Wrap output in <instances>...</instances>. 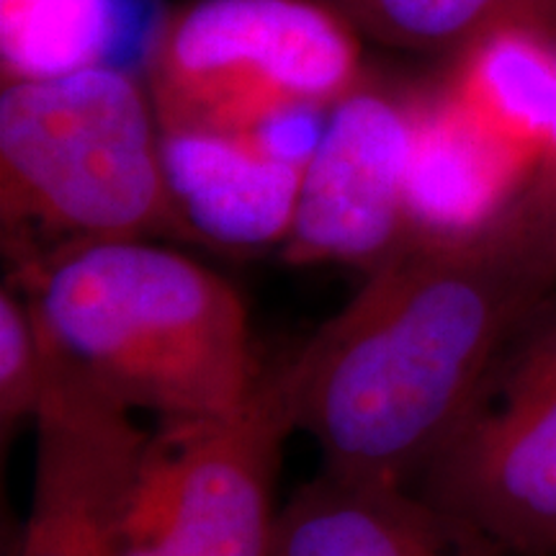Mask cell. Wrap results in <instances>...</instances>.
Returning <instances> with one entry per match:
<instances>
[{"label": "cell", "instance_id": "5bb4252c", "mask_svg": "<svg viewBox=\"0 0 556 556\" xmlns=\"http://www.w3.org/2000/svg\"><path fill=\"white\" fill-rule=\"evenodd\" d=\"M54 374V351L16 283L0 289V430L34 422Z\"/></svg>", "mask_w": 556, "mask_h": 556}, {"label": "cell", "instance_id": "3957f363", "mask_svg": "<svg viewBox=\"0 0 556 556\" xmlns=\"http://www.w3.org/2000/svg\"><path fill=\"white\" fill-rule=\"evenodd\" d=\"M0 222L13 268L114 240H191L148 88L119 67L3 83Z\"/></svg>", "mask_w": 556, "mask_h": 556}, {"label": "cell", "instance_id": "30bf717a", "mask_svg": "<svg viewBox=\"0 0 556 556\" xmlns=\"http://www.w3.org/2000/svg\"><path fill=\"white\" fill-rule=\"evenodd\" d=\"M309 148L274 131H160L165 180L197 242L227 250L281 248L291 232Z\"/></svg>", "mask_w": 556, "mask_h": 556}, {"label": "cell", "instance_id": "9c48e42d", "mask_svg": "<svg viewBox=\"0 0 556 556\" xmlns=\"http://www.w3.org/2000/svg\"><path fill=\"white\" fill-rule=\"evenodd\" d=\"M422 103L490 157L516 191L544 150L556 114V21H518L451 54Z\"/></svg>", "mask_w": 556, "mask_h": 556}, {"label": "cell", "instance_id": "ba28073f", "mask_svg": "<svg viewBox=\"0 0 556 556\" xmlns=\"http://www.w3.org/2000/svg\"><path fill=\"white\" fill-rule=\"evenodd\" d=\"M34 433L31 510L16 556H124V523L150 438L135 409L54 351Z\"/></svg>", "mask_w": 556, "mask_h": 556}, {"label": "cell", "instance_id": "4fadbf2b", "mask_svg": "<svg viewBox=\"0 0 556 556\" xmlns=\"http://www.w3.org/2000/svg\"><path fill=\"white\" fill-rule=\"evenodd\" d=\"M361 39L409 52L454 54L518 21H556V0H319Z\"/></svg>", "mask_w": 556, "mask_h": 556}, {"label": "cell", "instance_id": "8992f818", "mask_svg": "<svg viewBox=\"0 0 556 556\" xmlns=\"http://www.w3.org/2000/svg\"><path fill=\"white\" fill-rule=\"evenodd\" d=\"M420 482L422 497L503 554H556V304L500 353Z\"/></svg>", "mask_w": 556, "mask_h": 556}, {"label": "cell", "instance_id": "8fae6325", "mask_svg": "<svg viewBox=\"0 0 556 556\" xmlns=\"http://www.w3.org/2000/svg\"><path fill=\"white\" fill-rule=\"evenodd\" d=\"M500 548L409 486L319 475L278 513L276 556H497Z\"/></svg>", "mask_w": 556, "mask_h": 556}, {"label": "cell", "instance_id": "6da1fadb", "mask_svg": "<svg viewBox=\"0 0 556 556\" xmlns=\"http://www.w3.org/2000/svg\"><path fill=\"white\" fill-rule=\"evenodd\" d=\"M552 296L484 225L415 235L283 358L296 430L323 475L409 486L462 426L486 374Z\"/></svg>", "mask_w": 556, "mask_h": 556}, {"label": "cell", "instance_id": "5b68a950", "mask_svg": "<svg viewBox=\"0 0 556 556\" xmlns=\"http://www.w3.org/2000/svg\"><path fill=\"white\" fill-rule=\"evenodd\" d=\"M296 430L283 364L238 413L163 420L150 433L124 523V556H276V479Z\"/></svg>", "mask_w": 556, "mask_h": 556}, {"label": "cell", "instance_id": "2e32d148", "mask_svg": "<svg viewBox=\"0 0 556 556\" xmlns=\"http://www.w3.org/2000/svg\"><path fill=\"white\" fill-rule=\"evenodd\" d=\"M554 556H556V554H554Z\"/></svg>", "mask_w": 556, "mask_h": 556}, {"label": "cell", "instance_id": "9a60e30c", "mask_svg": "<svg viewBox=\"0 0 556 556\" xmlns=\"http://www.w3.org/2000/svg\"><path fill=\"white\" fill-rule=\"evenodd\" d=\"M486 225L548 289H556V114L536 165Z\"/></svg>", "mask_w": 556, "mask_h": 556}, {"label": "cell", "instance_id": "7a4b0ae2", "mask_svg": "<svg viewBox=\"0 0 556 556\" xmlns=\"http://www.w3.org/2000/svg\"><path fill=\"white\" fill-rule=\"evenodd\" d=\"M11 283L54 351L131 409L225 417L263 374L240 291L155 240L60 250L13 268Z\"/></svg>", "mask_w": 556, "mask_h": 556}, {"label": "cell", "instance_id": "52a82bcc", "mask_svg": "<svg viewBox=\"0 0 556 556\" xmlns=\"http://www.w3.org/2000/svg\"><path fill=\"white\" fill-rule=\"evenodd\" d=\"M413 150L415 93L366 80L345 96L312 142L283 261L345 263L368 274L415 238Z\"/></svg>", "mask_w": 556, "mask_h": 556}, {"label": "cell", "instance_id": "7c38bea8", "mask_svg": "<svg viewBox=\"0 0 556 556\" xmlns=\"http://www.w3.org/2000/svg\"><path fill=\"white\" fill-rule=\"evenodd\" d=\"M114 34V0H0L3 83L103 65Z\"/></svg>", "mask_w": 556, "mask_h": 556}, {"label": "cell", "instance_id": "277c9868", "mask_svg": "<svg viewBox=\"0 0 556 556\" xmlns=\"http://www.w3.org/2000/svg\"><path fill=\"white\" fill-rule=\"evenodd\" d=\"M361 41L319 0H191L150 41L157 129L242 135L330 114L366 83Z\"/></svg>", "mask_w": 556, "mask_h": 556}]
</instances>
